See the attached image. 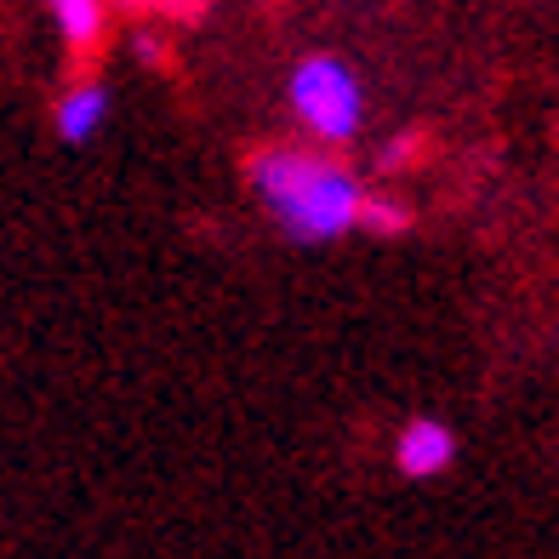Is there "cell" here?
I'll list each match as a JSON object with an SVG mask.
<instances>
[{"label": "cell", "mask_w": 559, "mask_h": 559, "mask_svg": "<svg viewBox=\"0 0 559 559\" xmlns=\"http://www.w3.org/2000/svg\"><path fill=\"white\" fill-rule=\"evenodd\" d=\"M451 456H456V440H451V428L435 423V417H417V423L394 440V463H400V474H412V479L440 474Z\"/></svg>", "instance_id": "cell-3"}, {"label": "cell", "mask_w": 559, "mask_h": 559, "mask_svg": "<svg viewBox=\"0 0 559 559\" xmlns=\"http://www.w3.org/2000/svg\"><path fill=\"white\" fill-rule=\"evenodd\" d=\"M138 58L143 63H160V40L155 35H138Z\"/></svg>", "instance_id": "cell-9"}, {"label": "cell", "mask_w": 559, "mask_h": 559, "mask_svg": "<svg viewBox=\"0 0 559 559\" xmlns=\"http://www.w3.org/2000/svg\"><path fill=\"white\" fill-rule=\"evenodd\" d=\"M354 223H366L371 235H405V228H412V212L383 200V194H360V217Z\"/></svg>", "instance_id": "cell-6"}, {"label": "cell", "mask_w": 559, "mask_h": 559, "mask_svg": "<svg viewBox=\"0 0 559 559\" xmlns=\"http://www.w3.org/2000/svg\"><path fill=\"white\" fill-rule=\"evenodd\" d=\"M251 189L292 240H337L360 217L354 171L325 155H302V148H263L251 160Z\"/></svg>", "instance_id": "cell-1"}, {"label": "cell", "mask_w": 559, "mask_h": 559, "mask_svg": "<svg viewBox=\"0 0 559 559\" xmlns=\"http://www.w3.org/2000/svg\"><path fill=\"white\" fill-rule=\"evenodd\" d=\"M412 160H417V138H394L383 155H377V166H383V171H400V166H412Z\"/></svg>", "instance_id": "cell-7"}, {"label": "cell", "mask_w": 559, "mask_h": 559, "mask_svg": "<svg viewBox=\"0 0 559 559\" xmlns=\"http://www.w3.org/2000/svg\"><path fill=\"white\" fill-rule=\"evenodd\" d=\"M148 12H166V17H200L206 0H148Z\"/></svg>", "instance_id": "cell-8"}, {"label": "cell", "mask_w": 559, "mask_h": 559, "mask_svg": "<svg viewBox=\"0 0 559 559\" xmlns=\"http://www.w3.org/2000/svg\"><path fill=\"white\" fill-rule=\"evenodd\" d=\"M104 120H109V86L81 81V86H69V92L58 97V132H63L69 143H86Z\"/></svg>", "instance_id": "cell-4"}, {"label": "cell", "mask_w": 559, "mask_h": 559, "mask_svg": "<svg viewBox=\"0 0 559 559\" xmlns=\"http://www.w3.org/2000/svg\"><path fill=\"white\" fill-rule=\"evenodd\" d=\"M104 7H109V0H104ZM115 7H132L138 12V7H148V0H115Z\"/></svg>", "instance_id": "cell-10"}, {"label": "cell", "mask_w": 559, "mask_h": 559, "mask_svg": "<svg viewBox=\"0 0 559 559\" xmlns=\"http://www.w3.org/2000/svg\"><path fill=\"white\" fill-rule=\"evenodd\" d=\"M292 109L320 143H348L360 132V81L337 58H302L292 74Z\"/></svg>", "instance_id": "cell-2"}, {"label": "cell", "mask_w": 559, "mask_h": 559, "mask_svg": "<svg viewBox=\"0 0 559 559\" xmlns=\"http://www.w3.org/2000/svg\"><path fill=\"white\" fill-rule=\"evenodd\" d=\"M46 7H52V17H58V29H63L69 46L92 52V46L104 40V17H109L104 0H46Z\"/></svg>", "instance_id": "cell-5"}]
</instances>
